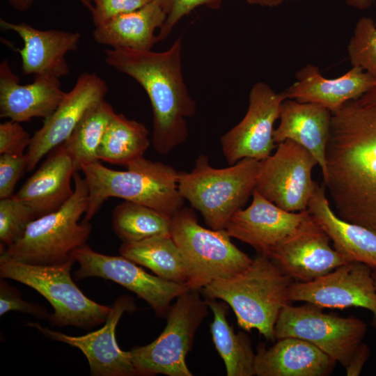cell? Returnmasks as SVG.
Returning a JSON list of instances; mask_svg holds the SVG:
<instances>
[{
	"instance_id": "obj_24",
	"label": "cell",
	"mask_w": 376,
	"mask_h": 376,
	"mask_svg": "<svg viewBox=\"0 0 376 376\" xmlns=\"http://www.w3.org/2000/svg\"><path fill=\"white\" fill-rule=\"evenodd\" d=\"M331 117V112L320 104L286 99L281 107L279 126L274 131V142L278 145L291 140L306 148L318 161L323 175Z\"/></svg>"
},
{
	"instance_id": "obj_15",
	"label": "cell",
	"mask_w": 376,
	"mask_h": 376,
	"mask_svg": "<svg viewBox=\"0 0 376 376\" xmlns=\"http://www.w3.org/2000/svg\"><path fill=\"white\" fill-rule=\"evenodd\" d=\"M136 306L132 297L122 295L115 300L104 326L84 336H73L43 327L38 323L27 325L37 329L47 338L80 350L86 357L92 376L138 375L130 352L122 350L116 338V328L125 313H134Z\"/></svg>"
},
{
	"instance_id": "obj_7",
	"label": "cell",
	"mask_w": 376,
	"mask_h": 376,
	"mask_svg": "<svg viewBox=\"0 0 376 376\" xmlns=\"http://www.w3.org/2000/svg\"><path fill=\"white\" fill-rule=\"evenodd\" d=\"M75 258L58 265H38L17 261L5 253L0 256V276L29 286L52 305V326L91 329L104 323L111 310L85 295L73 281L70 270Z\"/></svg>"
},
{
	"instance_id": "obj_38",
	"label": "cell",
	"mask_w": 376,
	"mask_h": 376,
	"mask_svg": "<svg viewBox=\"0 0 376 376\" xmlns=\"http://www.w3.org/2000/svg\"><path fill=\"white\" fill-rule=\"evenodd\" d=\"M91 15L95 26L118 15L135 10L155 0H92Z\"/></svg>"
},
{
	"instance_id": "obj_30",
	"label": "cell",
	"mask_w": 376,
	"mask_h": 376,
	"mask_svg": "<svg viewBox=\"0 0 376 376\" xmlns=\"http://www.w3.org/2000/svg\"><path fill=\"white\" fill-rule=\"evenodd\" d=\"M115 113L111 105L104 100L98 102L84 114L61 144L72 159L76 172L84 165L100 161L98 149Z\"/></svg>"
},
{
	"instance_id": "obj_8",
	"label": "cell",
	"mask_w": 376,
	"mask_h": 376,
	"mask_svg": "<svg viewBox=\"0 0 376 376\" xmlns=\"http://www.w3.org/2000/svg\"><path fill=\"white\" fill-rule=\"evenodd\" d=\"M171 235L187 266L188 289L201 291L214 281L242 272L253 261L231 242L225 229L201 226L189 207H183L171 217Z\"/></svg>"
},
{
	"instance_id": "obj_28",
	"label": "cell",
	"mask_w": 376,
	"mask_h": 376,
	"mask_svg": "<svg viewBox=\"0 0 376 376\" xmlns=\"http://www.w3.org/2000/svg\"><path fill=\"white\" fill-rule=\"evenodd\" d=\"M214 315L210 324L212 341L222 358L228 376H252L255 353L249 337L244 332L235 334L228 322V305L224 301L205 299Z\"/></svg>"
},
{
	"instance_id": "obj_18",
	"label": "cell",
	"mask_w": 376,
	"mask_h": 376,
	"mask_svg": "<svg viewBox=\"0 0 376 376\" xmlns=\"http://www.w3.org/2000/svg\"><path fill=\"white\" fill-rule=\"evenodd\" d=\"M308 213V210L298 212L284 210L254 190L250 205L237 210L225 230L230 237L246 243L258 254L269 256Z\"/></svg>"
},
{
	"instance_id": "obj_37",
	"label": "cell",
	"mask_w": 376,
	"mask_h": 376,
	"mask_svg": "<svg viewBox=\"0 0 376 376\" xmlns=\"http://www.w3.org/2000/svg\"><path fill=\"white\" fill-rule=\"evenodd\" d=\"M31 137L19 125L10 120L0 124V154L24 155Z\"/></svg>"
},
{
	"instance_id": "obj_23",
	"label": "cell",
	"mask_w": 376,
	"mask_h": 376,
	"mask_svg": "<svg viewBox=\"0 0 376 376\" xmlns=\"http://www.w3.org/2000/svg\"><path fill=\"white\" fill-rule=\"evenodd\" d=\"M336 361L311 343L297 338H284L266 348L259 344L254 359L258 376H324Z\"/></svg>"
},
{
	"instance_id": "obj_34",
	"label": "cell",
	"mask_w": 376,
	"mask_h": 376,
	"mask_svg": "<svg viewBox=\"0 0 376 376\" xmlns=\"http://www.w3.org/2000/svg\"><path fill=\"white\" fill-rule=\"evenodd\" d=\"M162 7L166 17L156 35L157 42L168 37L173 27L185 15L196 8L205 6L207 8H219L224 0H155Z\"/></svg>"
},
{
	"instance_id": "obj_19",
	"label": "cell",
	"mask_w": 376,
	"mask_h": 376,
	"mask_svg": "<svg viewBox=\"0 0 376 376\" xmlns=\"http://www.w3.org/2000/svg\"><path fill=\"white\" fill-rule=\"evenodd\" d=\"M19 77L4 59L0 64V117L18 123L33 118L49 117L65 95L60 78L40 75L29 84H20Z\"/></svg>"
},
{
	"instance_id": "obj_14",
	"label": "cell",
	"mask_w": 376,
	"mask_h": 376,
	"mask_svg": "<svg viewBox=\"0 0 376 376\" xmlns=\"http://www.w3.org/2000/svg\"><path fill=\"white\" fill-rule=\"evenodd\" d=\"M373 269L363 263H347L313 281L293 282L288 290V299L322 308H363L371 312V324L376 329V287Z\"/></svg>"
},
{
	"instance_id": "obj_5",
	"label": "cell",
	"mask_w": 376,
	"mask_h": 376,
	"mask_svg": "<svg viewBox=\"0 0 376 376\" xmlns=\"http://www.w3.org/2000/svg\"><path fill=\"white\" fill-rule=\"evenodd\" d=\"M73 179L74 193L68 201L32 221L23 237L3 253L17 261L38 265H61L74 258V251L86 244L92 226L79 221L88 207L86 182L77 172Z\"/></svg>"
},
{
	"instance_id": "obj_4",
	"label": "cell",
	"mask_w": 376,
	"mask_h": 376,
	"mask_svg": "<svg viewBox=\"0 0 376 376\" xmlns=\"http://www.w3.org/2000/svg\"><path fill=\"white\" fill-rule=\"evenodd\" d=\"M293 280L268 257L258 254L242 272L214 281L201 290L205 299H219L230 306L238 326L257 329L274 341V327L281 310L290 302L288 290Z\"/></svg>"
},
{
	"instance_id": "obj_16",
	"label": "cell",
	"mask_w": 376,
	"mask_h": 376,
	"mask_svg": "<svg viewBox=\"0 0 376 376\" xmlns=\"http://www.w3.org/2000/svg\"><path fill=\"white\" fill-rule=\"evenodd\" d=\"M330 242L327 234L308 213L268 257L292 280L309 282L347 263Z\"/></svg>"
},
{
	"instance_id": "obj_27",
	"label": "cell",
	"mask_w": 376,
	"mask_h": 376,
	"mask_svg": "<svg viewBox=\"0 0 376 376\" xmlns=\"http://www.w3.org/2000/svg\"><path fill=\"white\" fill-rule=\"evenodd\" d=\"M119 253L162 279L186 285L187 266L171 234L155 235L139 242H123Z\"/></svg>"
},
{
	"instance_id": "obj_31",
	"label": "cell",
	"mask_w": 376,
	"mask_h": 376,
	"mask_svg": "<svg viewBox=\"0 0 376 376\" xmlns=\"http://www.w3.org/2000/svg\"><path fill=\"white\" fill-rule=\"evenodd\" d=\"M112 228L123 242L171 234V217L150 207L125 201L112 212Z\"/></svg>"
},
{
	"instance_id": "obj_21",
	"label": "cell",
	"mask_w": 376,
	"mask_h": 376,
	"mask_svg": "<svg viewBox=\"0 0 376 376\" xmlns=\"http://www.w3.org/2000/svg\"><path fill=\"white\" fill-rule=\"evenodd\" d=\"M295 79L283 91L286 99L318 104L331 113L376 86V79L357 66H352L340 77L327 79L317 66L309 63L297 72Z\"/></svg>"
},
{
	"instance_id": "obj_35",
	"label": "cell",
	"mask_w": 376,
	"mask_h": 376,
	"mask_svg": "<svg viewBox=\"0 0 376 376\" xmlns=\"http://www.w3.org/2000/svg\"><path fill=\"white\" fill-rule=\"evenodd\" d=\"M10 311L27 313L40 320H49L51 315L43 306L24 300L16 288L9 285L5 279L1 278L0 315Z\"/></svg>"
},
{
	"instance_id": "obj_9",
	"label": "cell",
	"mask_w": 376,
	"mask_h": 376,
	"mask_svg": "<svg viewBox=\"0 0 376 376\" xmlns=\"http://www.w3.org/2000/svg\"><path fill=\"white\" fill-rule=\"evenodd\" d=\"M208 308L199 290L188 289L180 295L170 307L160 335L152 343L130 351L138 375L192 376L185 358Z\"/></svg>"
},
{
	"instance_id": "obj_26",
	"label": "cell",
	"mask_w": 376,
	"mask_h": 376,
	"mask_svg": "<svg viewBox=\"0 0 376 376\" xmlns=\"http://www.w3.org/2000/svg\"><path fill=\"white\" fill-rule=\"evenodd\" d=\"M166 17L159 4L152 1L95 27L93 38L98 44L111 48L150 51L157 43L155 32L161 28Z\"/></svg>"
},
{
	"instance_id": "obj_3",
	"label": "cell",
	"mask_w": 376,
	"mask_h": 376,
	"mask_svg": "<svg viewBox=\"0 0 376 376\" xmlns=\"http://www.w3.org/2000/svg\"><path fill=\"white\" fill-rule=\"evenodd\" d=\"M125 167V171L113 170L97 161L81 168L88 188L82 221L89 222L112 197L150 207L170 217L184 207L185 198L178 189L179 171L172 166L141 157Z\"/></svg>"
},
{
	"instance_id": "obj_44",
	"label": "cell",
	"mask_w": 376,
	"mask_h": 376,
	"mask_svg": "<svg viewBox=\"0 0 376 376\" xmlns=\"http://www.w3.org/2000/svg\"><path fill=\"white\" fill-rule=\"evenodd\" d=\"M372 276L375 281V285L376 287V269H373L372 272Z\"/></svg>"
},
{
	"instance_id": "obj_36",
	"label": "cell",
	"mask_w": 376,
	"mask_h": 376,
	"mask_svg": "<svg viewBox=\"0 0 376 376\" xmlns=\"http://www.w3.org/2000/svg\"><path fill=\"white\" fill-rule=\"evenodd\" d=\"M27 169L26 155L1 154L0 199L13 196L15 186Z\"/></svg>"
},
{
	"instance_id": "obj_32",
	"label": "cell",
	"mask_w": 376,
	"mask_h": 376,
	"mask_svg": "<svg viewBox=\"0 0 376 376\" xmlns=\"http://www.w3.org/2000/svg\"><path fill=\"white\" fill-rule=\"evenodd\" d=\"M352 66H357L376 79V26L372 18L361 17L347 45Z\"/></svg>"
},
{
	"instance_id": "obj_29",
	"label": "cell",
	"mask_w": 376,
	"mask_h": 376,
	"mask_svg": "<svg viewBox=\"0 0 376 376\" xmlns=\"http://www.w3.org/2000/svg\"><path fill=\"white\" fill-rule=\"evenodd\" d=\"M151 142L149 131L143 123L115 113L98 149V159L126 166L143 157Z\"/></svg>"
},
{
	"instance_id": "obj_12",
	"label": "cell",
	"mask_w": 376,
	"mask_h": 376,
	"mask_svg": "<svg viewBox=\"0 0 376 376\" xmlns=\"http://www.w3.org/2000/svg\"><path fill=\"white\" fill-rule=\"evenodd\" d=\"M72 256L79 265L75 274L77 280L99 277L116 282L146 301L159 317L166 316L171 301L188 290L185 284L148 273L122 255L102 254L86 244Z\"/></svg>"
},
{
	"instance_id": "obj_41",
	"label": "cell",
	"mask_w": 376,
	"mask_h": 376,
	"mask_svg": "<svg viewBox=\"0 0 376 376\" xmlns=\"http://www.w3.org/2000/svg\"><path fill=\"white\" fill-rule=\"evenodd\" d=\"M354 100H356L358 104L363 106L376 105V86L359 98Z\"/></svg>"
},
{
	"instance_id": "obj_22",
	"label": "cell",
	"mask_w": 376,
	"mask_h": 376,
	"mask_svg": "<svg viewBox=\"0 0 376 376\" xmlns=\"http://www.w3.org/2000/svg\"><path fill=\"white\" fill-rule=\"evenodd\" d=\"M76 172L73 162L61 144L13 196L26 203L36 217L59 209L72 196L71 179Z\"/></svg>"
},
{
	"instance_id": "obj_13",
	"label": "cell",
	"mask_w": 376,
	"mask_h": 376,
	"mask_svg": "<svg viewBox=\"0 0 376 376\" xmlns=\"http://www.w3.org/2000/svg\"><path fill=\"white\" fill-rule=\"evenodd\" d=\"M286 100L268 84L258 81L249 95V106L242 120L220 139L223 155L229 165L242 159H266L277 145L274 140V123Z\"/></svg>"
},
{
	"instance_id": "obj_33",
	"label": "cell",
	"mask_w": 376,
	"mask_h": 376,
	"mask_svg": "<svg viewBox=\"0 0 376 376\" xmlns=\"http://www.w3.org/2000/svg\"><path fill=\"white\" fill-rule=\"evenodd\" d=\"M36 218L26 203L13 196L0 199L1 244L8 247L17 242L23 237L29 224Z\"/></svg>"
},
{
	"instance_id": "obj_43",
	"label": "cell",
	"mask_w": 376,
	"mask_h": 376,
	"mask_svg": "<svg viewBox=\"0 0 376 376\" xmlns=\"http://www.w3.org/2000/svg\"><path fill=\"white\" fill-rule=\"evenodd\" d=\"M376 0H347V3L354 8L359 9H366L369 8Z\"/></svg>"
},
{
	"instance_id": "obj_10",
	"label": "cell",
	"mask_w": 376,
	"mask_h": 376,
	"mask_svg": "<svg viewBox=\"0 0 376 376\" xmlns=\"http://www.w3.org/2000/svg\"><path fill=\"white\" fill-rule=\"evenodd\" d=\"M366 332L367 324L361 319L327 314L322 308L309 303L299 306L287 304L274 327L276 340L292 337L306 340L344 368L363 343Z\"/></svg>"
},
{
	"instance_id": "obj_25",
	"label": "cell",
	"mask_w": 376,
	"mask_h": 376,
	"mask_svg": "<svg viewBox=\"0 0 376 376\" xmlns=\"http://www.w3.org/2000/svg\"><path fill=\"white\" fill-rule=\"evenodd\" d=\"M307 210L347 263L360 262L376 269V234L338 217L327 198L324 187L317 184Z\"/></svg>"
},
{
	"instance_id": "obj_20",
	"label": "cell",
	"mask_w": 376,
	"mask_h": 376,
	"mask_svg": "<svg viewBox=\"0 0 376 376\" xmlns=\"http://www.w3.org/2000/svg\"><path fill=\"white\" fill-rule=\"evenodd\" d=\"M0 26L5 31L15 32L22 38L24 45L16 51L22 58L25 75H47L61 78L69 74L65 56L77 49L81 39L79 33L40 30L26 23H12L3 19H0Z\"/></svg>"
},
{
	"instance_id": "obj_42",
	"label": "cell",
	"mask_w": 376,
	"mask_h": 376,
	"mask_svg": "<svg viewBox=\"0 0 376 376\" xmlns=\"http://www.w3.org/2000/svg\"><path fill=\"white\" fill-rule=\"evenodd\" d=\"M246 3L251 5H256L262 7H276L281 4L285 0H244Z\"/></svg>"
},
{
	"instance_id": "obj_6",
	"label": "cell",
	"mask_w": 376,
	"mask_h": 376,
	"mask_svg": "<svg viewBox=\"0 0 376 376\" xmlns=\"http://www.w3.org/2000/svg\"><path fill=\"white\" fill-rule=\"evenodd\" d=\"M260 161L242 159L224 169L212 167L201 155L189 172L179 171L178 189L212 229H225L255 190Z\"/></svg>"
},
{
	"instance_id": "obj_39",
	"label": "cell",
	"mask_w": 376,
	"mask_h": 376,
	"mask_svg": "<svg viewBox=\"0 0 376 376\" xmlns=\"http://www.w3.org/2000/svg\"><path fill=\"white\" fill-rule=\"evenodd\" d=\"M369 356L370 350L368 346L362 343L354 353L348 365L345 368L346 375L347 376L359 375Z\"/></svg>"
},
{
	"instance_id": "obj_17",
	"label": "cell",
	"mask_w": 376,
	"mask_h": 376,
	"mask_svg": "<svg viewBox=\"0 0 376 376\" xmlns=\"http://www.w3.org/2000/svg\"><path fill=\"white\" fill-rule=\"evenodd\" d=\"M108 90L106 82L97 75H80L73 88L65 93L55 111L44 119L42 126L32 136L25 153L26 171H32L45 155L62 144L84 114L104 100Z\"/></svg>"
},
{
	"instance_id": "obj_1",
	"label": "cell",
	"mask_w": 376,
	"mask_h": 376,
	"mask_svg": "<svg viewBox=\"0 0 376 376\" xmlns=\"http://www.w3.org/2000/svg\"><path fill=\"white\" fill-rule=\"evenodd\" d=\"M331 113L324 187L338 217L376 234V105L351 100Z\"/></svg>"
},
{
	"instance_id": "obj_2",
	"label": "cell",
	"mask_w": 376,
	"mask_h": 376,
	"mask_svg": "<svg viewBox=\"0 0 376 376\" xmlns=\"http://www.w3.org/2000/svg\"><path fill=\"white\" fill-rule=\"evenodd\" d=\"M182 50L181 37L162 52L127 48L104 50L105 63L133 78L147 93L152 110L151 141L161 155L169 154L187 139V118L196 111L183 77Z\"/></svg>"
},
{
	"instance_id": "obj_11",
	"label": "cell",
	"mask_w": 376,
	"mask_h": 376,
	"mask_svg": "<svg viewBox=\"0 0 376 376\" xmlns=\"http://www.w3.org/2000/svg\"><path fill=\"white\" fill-rule=\"evenodd\" d=\"M316 165L309 151L286 140L277 145L273 155L260 161L255 190L284 210H306L318 184L312 178Z\"/></svg>"
},
{
	"instance_id": "obj_40",
	"label": "cell",
	"mask_w": 376,
	"mask_h": 376,
	"mask_svg": "<svg viewBox=\"0 0 376 376\" xmlns=\"http://www.w3.org/2000/svg\"><path fill=\"white\" fill-rule=\"evenodd\" d=\"M90 12L93 8L92 0H79ZM8 3L17 10L25 11L30 8L35 0H8Z\"/></svg>"
}]
</instances>
